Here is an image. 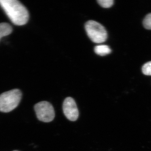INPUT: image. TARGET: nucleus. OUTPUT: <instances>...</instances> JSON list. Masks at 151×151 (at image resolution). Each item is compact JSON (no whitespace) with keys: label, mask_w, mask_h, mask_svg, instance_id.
Wrapping results in <instances>:
<instances>
[{"label":"nucleus","mask_w":151,"mask_h":151,"mask_svg":"<svg viewBox=\"0 0 151 151\" xmlns=\"http://www.w3.org/2000/svg\"><path fill=\"white\" fill-rule=\"evenodd\" d=\"M0 6L14 24L22 26L29 19L27 9L17 0H0Z\"/></svg>","instance_id":"obj_1"},{"label":"nucleus","mask_w":151,"mask_h":151,"mask_svg":"<svg viewBox=\"0 0 151 151\" xmlns=\"http://www.w3.org/2000/svg\"><path fill=\"white\" fill-rule=\"evenodd\" d=\"M19 89H12L0 94V112L9 113L18 106L22 98Z\"/></svg>","instance_id":"obj_2"},{"label":"nucleus","mask_w":151,"mask_h":151,"mask_svg":"<svg viewBox=\"0 0 151 151\" xmlns=\"http://www.w3.org/2000/svg\"><path fill=\"white\" fill-rule=\"evenodd\" d=\"M85 28L88 37L94 43H103L107 40L108 35L106 30L99 23L89 21L85 24Z\"/></svg>","instance_id":"obj_3"},{"label":"nucleus","mask_w":151,"mask_h":151,"mask_svg":"<svg viewBox=\"0 0 151 151\" xmlns=\"http://www.w3.org/2000/svg\"><path fill=\"white\" fill-rule=\"evenodd\" d=\"M34 110L37 119L41 122L49 123L55 117L54 108L51 103L46 101H41L34 106Z\"/></svg>","instance_id":"obj_4"},{"label":"nucleus","mask_w":151,"mask_h":151,"mask_svg":"<svg viewBox=\"0 0 151 151\" xmlns=\"http://www.w3.org/2000/svg\"><path fill=\"white\" fill-rule=\"evenodd\" d=\"M63 111L65 117L71 122H75L79 116V111L75 100L71 97H67L63 104Z\"/></svg>","instance_id":"obj_5"},{"label":"nucleus","mask_w":151,"mask_h":151,"mask_svg":"<svg viewBox=\"0 0 151 151\" xmlns=\"http://www.w3.org/2000/svg\"><path fill=\"white\" fill-rule=\"evenodd\" d=\"M13 31L12 26L9 23L3 22L0 23V40L4 37L10 35Z\"/></svg>","instance_id":"obj_6"},{"label":"nucleus","mask_w":151,"mask_h":151,"mask_svg":"<svg viewBox=\"0 0 151 151\" xmlns=\"http://www.w3.org/2000/svg\"><path fill=\"white\" fill-rule=\"evenodd\" d=\"M94 50L96 54L100 56L107 55L110 54L111 52V50L109 46L107 45H103L95 46Z\"/></svg>","instance_id":"obj_7"},{"label":"nucleus","mask_w":151,"mask_h":151,"mask_svg":"<svg viewBox=\"0 0 151 151\" xmlns=\"http://www.w3.org/2000/svg\"><path fill=\"white\" fill-rule=\"evenodd\" d=\"M97 1L100 6L105 8L111 7L114 4L113 0H98Z\"/></svg>","instance_id":"obj_8"},{"label":"nucleus","mask_w":151,"mask_h":151,"mask_svg":"<svg viewBox=\"0 0 151 151\" xmlns=\"http://www.w3.org/2000/svg\"><path fill=\"white\" fill-rule=\"evenodd\" d=\"M142 71L145 75L151 76V61L143 65Z\"/></svg>","instance_id":"obj_9"},{"label":"nucleus","mask_w":151,"mask_h":151,"mask_svg":"<svg viewBox=\"0 0 151 151\" xmlns=\"http://www.w3.org/2000/svg\"><path fill=\"white\" fill-rule=\"evenodd\" d=\"M143 25L146 29L151 30V13L146 16L143 21Z\"/></svg>","instance_id":"obj_10"},{"label":"nucleus","mask_w":151,"mask_h":151,"mask_svg":"<svg viewBox=\"0 0 151 151\" xmlns=\"http://www.w3.org/2000/svg\"><path fill=\"white\" fill-rule=\"evenodd\" d=\"M19 151L18 150H14V151Z\"/></svg>","instance_id":"obj_11"}]
</instances>
